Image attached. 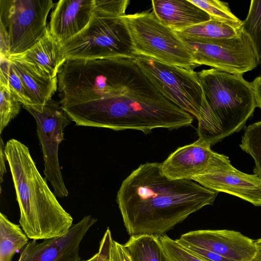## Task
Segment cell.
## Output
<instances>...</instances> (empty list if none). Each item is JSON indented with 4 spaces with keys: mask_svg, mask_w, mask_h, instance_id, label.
<instances>
[{
    "mask_svg": "<svg viewBox=\"0 0 261 261\" xmlns=\"http://www.w3.org/2000/svg\"><path fill=\"white\" fill-rule=\"evenodd\" d=\"M161 163L141 164L122 182L116 201L130 235L159 237L203 207L213 205L218 192L191 180H173Z\"/></svg>",
    "mask_w": 261,
    "mask_h": 261,
    "instance_id": "6da1fadb",
    "label": "cell"
},
{
    "mask_svg": "<svg viewBox=\"0 0 261 261\" xmlns=\"http://www.w3.org/2000/svg\"><path fill=\"white\" fill-rule=\"evenodd\" d=\"M76 125L149 134L177 129L193 122L192 115L164 97L137 66L118 92L100 99L61 106Z\"/></svg>",
    "mask_w": 261,
    "mask_h": 261,
    "instance_id": "7a4b0ae2",
    "label": "cell"
},
{
    "mask_svg": "<svg viewBox=\"0 0 261 261\" xmlns=\"http://www.w3.org/2000/svg\"><path fill=\"white\" fill-rule=\"evenodd\" d=\"M5 153L19 205V224L27 237L45 240L65 234L73 218L40 173L29 148L11 139L5 145Z\"/></svg>",
    "mask_w": 261,
    "mask_h": 261,
    "instance_id": "3957f363",
    "label": "cell"
},
{
    "mask_svg": "<svg viewBox=\"0 0 261 261\" xmlns=\"http://www.w3.org/2000/svg\"><path fill=\"white\" fill-rule=\"evenodd\" d=\"M205 98L198 120V139L211 146L245 128L256 102L243 75L215 68L197 72Z\"/></svg>",
    "mask_w": 261,
    "mask_h": 261,
    "instance_id": "277c9868",
    "label": "cell"
},
{
    "mask_svg": "<svg viewBox=\"0 0 261 261\" xmlns=\"http://www.w3.org/2000/svg\"><path fill=\"white\" fill-rule=\"evenodd\" d=\"M134 59L67 60L58 74L61 106L111 95L124 86L136 67Z\"/></svg>",
    "mask_w": 261,
    "mask_h": 261,
    "instance_id": "5b68a950",
    "label": "cell"
},
{
    "mask_svg": "<svg viewBox=\"0 0 261 261\" xmlns=\"http://www.w3.org/2000/svg\"><path fill=\"white\" fill-rule=\"evenodd\" d=\"M123 16L94 6L86 27L61 44L62 52L66 60L134 59L136 55Z\"/></svg>",
    "mask_w": 261,
    "mask_h": 261,
    "instance_id": "8992f818",
    "label": "cell"
},
{
    "mask_svg": "<svg viewBox=\"0 0 261 261\" xmlns=\"http://www.w3.org/2000/svg\"><path fill=\"white\" fill-rule=\"evenodd\" d=\"M135 54L167 64L194 69L198 65L181 39L153 12L125 14Z\"/></svg>",
    "mask_w": 261,
    "mask_h": 261,
    "instance_id": "52a82bcc",
    "label": "cell"
},
{
    "mask_svg": "<svg viewBox=\"0 0 261 261\" xmlns=\"http://www.w3.org/2000/svg\"><path fill=\"white\" fill-rule=\"evenodd\" d=\"M134 60L164 97L198 118L205 96L197 72L142 55L136 56Z\"/></svg>",
    "mask_w": 261,
    "mask_h": 261,
    "instance_id": "ba28073f",
    "label": "cell"
},
{
    "mask_svg": "<svg viewBox=\"0 0 261 261\" xmlns=\"http://www.w3.org/2000/svg\"><path fill=\"white\" fill-rule=\"evenodd\" d=\"M55 5L52 0H0V28L9 37L10 55L26 51L40 40Z\"/></svg>",
    "mask_w": 261,
    "mask_h": 261,
    "instance_id": "9c48e42d",
    "label": "cell"
},
{
    "mask_svg": "<svg viewBox=\"0 0 261 261\" xmlns=\"http://www.w3.org/2000/svg\"><path fill=\"white\" fill-rule=\"evenodd\" d=\"M180 38L198 66L204 65L228 73L243 75L258 64L250 40L243 31L239 36L226 39Z\"/></svg>",
    "mask_w": 261,
    "mask_h": 261,
    "instance_id": "30bf717a",
    "label": "cell"
},
{
    "mask_svg": "<svg viewBox=\"0 0 261 261\" xmlns=\"http://www.w3.org/2000/svg\"><path fill=\"white\" fill-rule=\"evenodd\" d=\"M23 108L35 118L37 134L44 161L45 179L59 198L66 197L69 192L64 183L58 159L59 146L64 138V130L71 120L61 105L50 99L42 112L28 107Z\"/></svg>",
    "mask_w": 261,
    "mask_h": 261,
    "instance_id": "8fae6325",
    "label": "cell"
},
{
    "mask_svg": "<svg viewBox=\"0 0 261 261\" xmlns=\"http://www.w3.org/2000/svg\"><path fill=\"white\" fill-rule=\"evenodd\" d=\"M192 180L210 190L237 196L255 206H261V178L255 174L238 170L225 155L218 153L206 169Z\"/></svg>",
    "mask_w": 261,
    "mask_h": 261,
    "instance_id": "7c38bea8",
    "label": "cell"
},
{
    "mask_svg": "<svg viewBox=\"0 0 261 261\" xmlns=\"http://www.w3.org/2000/svg\"><path fill=\"white\" fill-rule=\"evenodd\" d=\"M97 220L85 216L64 235L45 239L39 243L33 240L22 249L18 261H82L80 244Z\"/></svg>",
    "mask_w": 261,
    "mask_h": 261,
    "instance_id": "4fadbf2b",
    "label": "cell"
},
{
    "mask_svg": "<svg viewBox=\"0 0 261 261\" xmlns=\"http://www.w3.org/2000/svg\"><path fill=\"white\" fill-rule=\"evenodd\" d=\"M181 244L198 247L233 261H250L257 246L254 240L232 230H197L182 234L176 240Z\"/></svg>",
    "mask_w": 261,
    "mask_h": 261,
    "instance_id": "5bb4252c",
    "label": "cell"
},
{
    "mask_svg": "<svg viewBox=\"0 0 261 261\" xmlns=\"http://www.w3.org/2000/svg\"><path fill=\"white\" fill-rule=\"evenodd\" d=\"M211 145L198 139L180 147L161 163L164 175L173 180H191L202 173L217 155Z\"/></svg>",
    "mask_w": 261,
    "mask_h": 261,
    "instance_id": "9a60e30c",
    "label": "cell"
},
{
    "mask_svg": "<svg viewBox=\"0 0 261 261\" xmlns=\"http://www.w3.org/2000/svg\"><path fill=\"white\" fill-rule=\"evenodd\" d=\"M94 6L95 0L59 1L50 15V34L61 44L72 38L88 24Z\"/></svg>",
    "mask_w": 261,
    "mask_h": 261,
    "instance_id": "2e32d148",
    "label": "cell"
},
{
    "mask_svg": "<svg viewBox=\"0 0 261 261\" xmlns=\"http://www.w3.org/2000/svg\"><path fill=\"white\" fill-rule=\"evenodd\" d=\"M18 62L34 74L45 79L57 77L66 61L62 52L61 44L51 35L49 28L32 47L8 58Z\"/></svg>",
    "mask_w": 261,
    "mask_h": 261,
    "instance_id": "e0dca14e",
    "label": "cell"
},
{
    "mask_svg": "<svg viewBox=\"0 0 261 261\" xmlns=\"http://www.w3.org/2000/svg\"><path fill=\"white\" fill-rule=\"evenodd\" d=\"M152 12L165 25L180 31L211 19L204 10L189 0H153Z\"/></svg>",
    "mask_w": 261,
    "mask_h": 261,
    "instance_id": "ac0fdd59",
    "label": "cell"
},
{
    "mask_svg": "<svg viewBox=\"0 0 261 261\" xmlns=\"http://www.w3.org/2000/svg\"><path fill=\"white\" fill-rule=\"evenodd\" d=\"M9 60L17 71L28 92L34 106V110L42 112L57 90L58 76L54 79L39 77L21 63Z\"/></svg>",
    "mask_w": 261,
    "mask_h": 261,
    "instance_id": "d6986e66",
    "label": "cell"
},
{
    "mask_svg": "<svg viewBox=\"0 0 261 261\" xmlns=\"http://www.w3.org/2000/svg\"><path fill=\"white\" fill-rule=\"evenodd\" d=\"M123 245L131 261H171L159 237L153 234L130 236Z\"/></svg>",
    "mask_w": 261,
    "mask_h": 261,
    "instance_id": "ffe728a7",
    "label": "cell"
},
{
    "mask_svg": "<svg viewBox=\"0 0 261 261\" xmlns=\"http://www.w3.org/2000/svg\"><path fill=\"white\" fill-rule=\"evenodd\" d=\"M242 26L214 19L175 31L179 37L194 40L230 38L239 36Z\"/></svg>",
    "mask_w": 261,
    "mask_h": 261,
    "instance_id": "44dd1931",
    "label": "cell"
},
{
    "mask_svg": "<svg viewBox=\"0 0 261 261\" xmlns=\"http://www.w3.org/2000/svg\"><path fill=\"white\" fill-rule=\"evenodd\" d=\"M20 226L0 213V261H11L16 251L29 242V238Z\"/></svg>",
    "mask_w": 261,
    "mask_h": 261,
    "instance_id": "7402d4cb",
    "label": "cell"
},
{
    "mask_svg": "<svg viewBox=\"0 0 261 261\" xmlns=\"http://www.w3.org/2000/svg\"><path fill=\"white\" fill-rule=\"evenodd\" d=\"M242 30L247 36L254 50L258 64L261 65V0L251 1Z\"/></svg>",
    "mask_w": 261,
    "mask_h": 261,
    "instance_id": "603a6c76",
    "label": "cell"
},
{
    "mask_svg": "<svg viewBox=\"0 0 261 261\" xmlns=\"http://www.w3.org/2000/svg\"><path fill=\"white\" fill-rule=\"evenodd\" d=\"M244 128L240 147L253 159L254 174L261 178V121Z\"/></svg>",
    "mask_w": 261,
    "mask_h": 261,
    "instance_id": "cb8c5ba5",
    "label": "cell"
},
{
    "mask_svg": "<svg viewBox=\"0 0 261 261\" xmlns=\"http://www.w3.org/2000/svg\"><path fill=\"white\" fill-rule=\"evenodd\" d=\"M206 12L211 19H214L242 26L239 19L229 9L228 4L218 0H189Z\"/></svg>",
    "mask_w": 261,
    "mask_h": 261,
    "instance_id": "d4e9b609",
    "label": "cell"
},
{
    "mask_svg": "<svg viewBox=\"0 0 261 261\" xmlns=\"http://www.w3.org/2000/svg\"><path fill=\"white\" fill-rule=\"evenodd\" d=\"M0 134L11 121L19 113L21 103L11 91L9 86L0 84Z\"/></svg>",
    "mask_w": 261,
    "mask_h": 261,
    "instance_id": "484cf974",
    "label": "cell"
},
{
    "mask_svg": "<svg viewBox=\"0 0 261 261\" xmlns=\"http://www.w3.org/2000/svg\"><path fill=\"white\" fill-rule=\"evenodd\" d=\"M159 238L171 261H205L167 235L165 234Z\"/></svg>",
    "mask_w": 261,
    "mask_h": 261,
    "instance_id": "4316f807",
    "label": "cell"
},
{
    "mask_svg": "<svg viewBox=\"0 0 261 261\" xmlns=\"http://www.w3.org/2000/svg\"><path fill=\"white\" fill-rule=\"evenodd\" d=\"M8 86L23 107L34 109V106L22 80L10 62V67L8 78Z\"/></svg>",
    "mask_w": 261,
    "mask_h": 261,
    "instance_id": "83f0119b",
    "label": "cell"
},
{
    "mask_svg": "<svg viewBox=\"0 0 261 261\" xmlns=\"http://www.w3.org/2000/svg\"><path fill=\"white\" fill-rule=\"evenodd\" d=\"M181 245L184 246L195 255L205 261H233L223 257L218 254L205 249L186 244Z\"/></svg>",
    "mask_w": 261,
    "mask_h": 261,
    "instance_id": "f1b7e54d",
    "label": "cell"
},
{
    "mask_svg": "<svg viewBox=\"0 0 261 261\" xmlns=\"http://www.w3.org/2000/svg\"><path fill=\"white\" fill-rule=\"evenodd\" d=\"M113 240L110 229L108 228L100 243L97 261H109L110 249Z\"/></svg>",
    "mask_w": 261,
    "mask_h": 261,
    "instance_id": "f546056e",
    "label": "cell"
},
{
    "mask_svg": "<svg viewBox=\"0 0 261 261\" xmlns=\"http://www.w3.org/2000/svg\"><path fill=\"white\" fill-rule=\"evenodd\" d=\"M109 261H131V259L123 245L113 240Z\"/></svg>",
    "mask_w": 261,
    "mask_h": 261,
    "instance_id": "4dcf8cb0",
    "label": "cell"
},
{
    "mask_svg": "<svg viewBox=\"0 0 261 261\" xmlns=\"http://www.w3.org/2000/svg\"><path fill=\"white\" fill-rule=\"evenodd\" d=\"M251 83L256 107L261 109V76L256 77Z\"/></svg>",
    "mask_w": 261,
    "mask_h": 261,
    "instance_id": "1f68e13d",
    "label": "cell"
},
{
    "mask_svg": "<svg viewBox=\"0 0 261 261\" xmlns=\"http://www.w3.org/2000/svg\"><path fill=\"white\" fill-rule=\"evenodd\" d=\"M7 161L5 153V145L2 137L0 141V181H3V176L6 173V162Z\"/></svg>",
    "mask_w": 261,
    "mask_h": 261,
    "instance_id": "d6a6232c",
    "label": "cell"
},
{
    "mask_svg": "<svg viewBox=\"0 0 261 261\" xmlns=\"http://www.w3.org/2000/svg\"><path fill=\"white\" fill-rule=\"evenodd\" d=\"M98 258V252L94 254L92 257L89 258L88 260H84V261H97Z\"/></svg>",
    "mask_w": 261,
    "mask_h": 261,
    "instance_id": "836d02e7",
    "label": "cell"
},
{
    "mask_svg": "<svg viewBox=\"0 0 261 261\" xmlns=\"http://www.w3.org/2000/svg\"><path fill=\"white\" fill-rule=\"evenodd\" d=\"M257 251L255 256L261 258V247H257Z\"/></svg>",
    "mask_w": 261,
    "mask_h": 261,
    "instance_id": "e575fe53",
    "label": "cell"
},
{
    "mask_svg": "<svg viewBox=\"0 0 261 261\" xmlns=\"http://www.w3.org/2000/svg\"><path fill=\"white\" fill-rule=\"evenodd\" d=\"M255 242L257 247H261V238L255 240Z\"/></svg>",
    "mask_w": 261,
    "mask_h": 261,
    "instance_id": "d590c367",
    "label": "cell"
},
{
    "mask_svg": "<svg viewBox=\"0 0 261 261\" xmlns=\"http://www.w3.org/2000/svg\"><path fill=\"white\" fill-rule=\"evenodd\" d=\"M250 261H261V259H258L256 258H253Z\"/></svg>",
    "mask_w": 261,
    "mask_h": 261,
    "instance_id": "8d00e7d4",
    "label": "cell"
}]
</instances>
